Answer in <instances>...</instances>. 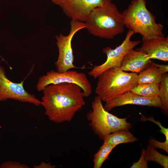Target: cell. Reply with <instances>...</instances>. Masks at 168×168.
Returning <instances> with one entry per match:
<instances>
[{"label": "cell", "mask_w": 168, "mask_h": 168, "mask_svg": "<svg viewBox=\"0 0 168 168\" xmlns=\"http://www.w3.org/2000/svg\"><path fill=\"white\" fill-rule=\"evenodd\" d=\"M42 91L41 105L45 114L54 123L71 121L77 112L86 104L82 89L75 84H50Z\"/></svg>", "instance_id": "6da1fadb"}, {"label": "cell", "mask_w": 168, "mask_h": 168, "mask_svg": "<svg viewBox=\"0 0 168 168\" xmlns=\"http://www.w3.org/2000/svg\"><path fill=\"white\" fill-rule=\"evenodd\" d=\"M85 24L91 34L106 39H112L124 30L122 14L112 2L94 8Z\"/></svg>", "instance_id": "7a4b0ae2"}, {"label": "cell", "mask_w": 168, "mask_h": 168, "mask_svg": "<svg viewBox=\"0 0 168 168\" xmlns=\"http://www.w3.org/2000/svg\"><path fill=\"white\" fill-rule=\"evenodd\" d=\"M146 0H132L121 13L125 26L142 37L163 35L164 26L156 23V16L146 7Z\"/></svg>", "instance_id": "3957f363"}, {"label": "cell", "mask_w": 168, "mask_h": 168, "mask_svg": "<svg viewBox=\"0 0 168 168\" xmlns=\"http://www.w3.org/2000/svg\"><path fill=\"white\" fill-rule=\"evenodd\" d=\"M97 78L95 93L106 102L130 91L137 84L138 75L114 67L106 70Z\"/></svg>", "instance_id": "277c9868"}, {"label": "cell", "mask_w": 168, "mask_h": 168, "mask_svg": "<svg viewBox=\"0 0 168 168\" xmlns=\"http://www.w3.org/2000/svg\"><path fill=\"white\" fill-rule=\"evenodd\" d=\"M91 107L86 118L91 129L101 140H103L107 135L117 131L131 128L132 124L127 121V118H119L105 110L98 96L92 101Z\"/></svg>", "instance_id": "5b68a950"}, {"label": "cell", "mask_w": 168, "mask_h": 168, "mask_svg": "<svg viewBox=\"0 0 168 168\" xmlns=\"http://www.w3.org/2000/svg\"><path fill=\"white\" fill-rule=\"evenodd\" d=\"M70 30L67 35L62 34L56 36L58 50V56L54 64L58 72H64L72 68H79L73 64L74 56L72 41L75 34L79 30L85 28V22L71 19Z\"/></svg>", "instance_id": "8992f818"}, {"label": "cell", "mask_w": 168, "mask_h": 168, "mask_svg": "<svg viewBox=\"0 0 168 168\" xmlns=\"http://www.w3.org/2000/svg\"><path fill=\"white\" fill-rule=\"evenodd\" d=\"M64 83L78 85L82 89L85 97L90 96L92 93V86L86 74L70 70L61 72L53 70L48 72L40 77L36 84V89L40 92L49 85Z\"/></svg>", "instance_id": "52a82bcc"}, {"label": "cell", "mask_w": 168, "mask_h": 168, "mask_svg": "<svg viewBox=\"0 0 168 168\" xmlns=\"http://www.w3.org/2000/svg\"><path fill=\"white\" fill-rule=\"evenodd\" d=\"M134 34L129 30L121 44L114 49L109 46L104 48L103 52L106 54L107 59L103 63L94 66L89 72L88 74L96 79L106 70L114 67L119 68L125 55L131 50L140 44V40L132 41L131 37Z\"/></svg>", "instance_id": "ba28073f"}, {"label": "cell", "mask_w": 168, "mask_h": 168, "mask_svg": "<svg viewBox=\"0 0 168 168\" xmlns=\"http://www.w3.org/2000/svg\"><path fill=\"white\" fill-rule=\"evenodd\" d=\"M4 68L0 66V102L11 99L38 106L41 101L35 96L26 91L24 87V80L14 82L7 77Z\"/></svg>", "instance_id": "9c48e42d"}, {"label": "cell", "mask_w": 168, "mask_h": 168, "mask_svg": "<svg viewBox=\"0 0 168 168\" xmlns=\"http://www.w3.org/2000/svg\"><path fill=\"white\" fill-rule=\"evenodd\" d=\"M112 2V0H72L62 8L68 17L85 22L94 8Z\"/></svg>", "instance_id": "30bf717a"}, {"label": "cell", "mask_w": 168, "mask_h": 168, "mask_svg": "<svg viewBox=\"0 0 168 168\" xmlns=\"http://www.w3.org/2000/svg\"><path fill=\"white\" fill-rule=\"evenodd\" d=\"M127 105H134L148 107L162 108L159 97L152 98L144 97L136 94L129 91L123 94L105 102L104 106L108 111L114 108Z\"/></svg>", "instance_id": "8fae6325"}, {"label": "cell", "mask_w": 168, "mask_h": 168, "mask_svg": "<svg viewBox=\"0 0 168 168\" xmlns=\"http://www.w3.org/2000/svg\"><path fill=\"white\" fill-rule=\"evenodd\" d=\"M142 44L135 50L146 52L151 59L168 61V37L163 35H155L142 37Z\"/></svg>", "instance_id": "7c38bea8"}, {"label": "cell", "mask_w": 168, "mask_h": 168, "mask_svg": "<svg viewBox=\"0 0 168 168\" xmlns=\"http://www.w3.org/2000/svg\"><path fill=\"white\" fill-rule=\"evenodd\" d=\"M151 59L145 51L132 49L124 56L119 68L125 72L139 73L148 65Z\"/></svg>", "instance_id": "4fadbf2b"}, {"label": "cell", "mask_w": 168, "mask_h": 168, "mask_svg": "<svg viewBox=\"0 0 168 168\" xmlns=\"http://www.w3.org/2000/svg\"><path fill=\"white\" fill-rule=\"evenodd\" d=\"M163 73L151 62L148 65L139 73L137 84L153 83L159 84Z\"/></svg>", "instance_id": "5bb4252c"}, {"label": "cell", "mask_w": 168, "mask_h": 168, "mask_svg": "<svg viewBox=\"0 0 168 168\" xmlns=\"http://www.w3.org/2000/svg\"><path fill=\"white\" fill-rule=\"evenodd\" d=\"M103 141L104 143L116 147L122 143L135 142L138 141V139L129 130L123 129L109 134Z\"/></svg>", "instance_id": "9a60e30c"}, {"label": "cell", "mask_w": 168, "mask_h": 168, "mask_svg": "<svg viewBox=\"0 0 168 168\" xmlns=\"http://www.w3.org/2000/svg\"><path fill=\"white\" fill-rule=\"evenodd\" d=\"M159 84L153 83L137 84L130 90L132 92L148 98L158 96Z\"/></svg>", "instance_id": "2e32d148"}, {"label": "cell", "mask_w": 168, "mask_h": 168, "mask_svg": "<svg viewBox=\"0 0 168 168\" xmlns=\"http://www.w3.org/2000/svg\"><path fill=\"white\" fill-rule=\"evenodd\" d=\"M158 96L161 104L162 111L166 114L168 112V74H163L161 81L159 84Z\"/></svg>", "instance_id": "e0dca14e"}, {"label": "cell", "mask_w": 168, "mask_h": 168, "mask_svg": "<svg viewBox=\"0 0 168 168\" xmlns=\"http://www.w3.org/2000/svg\"><path fill=\"white\" fill-rule=\"evenodd\" d=\"M115 147L104 143L98 152L95 154L93 159L94 168H100L108 156Z\"/></svg>", "instance_id": "ac0fdd59"}, {"label": "cell", "mask_w": 168, "mask_h": 168, "mask_svg": "<svg viewBox=\"0 0 168 168\" xmlns=\"http://www.w3.org/2000/svg\"><path fill=\"white\" fill-rule=\"evenodd\" d=\"M146 150L147 161L156 162L164 168H168V156L158 152L152 146L148 145Z\"/></svg>", "instance_id": "d6986e66"}, {"label": "cell", "mask_w": 168, "mask_h": 168, "mask_svg": "<svg viewBox=\"0 0 168 168\" xmlns=\"http://www.w3.org/2000/svg\"><path fill=\"white\" fill-rule=\"evenodd\" d=\"M148 163L146 158V150L142 149L139 160L136 162H134L131 168H148Z\"/></svg>", "instance_id": "ffe728a7"}, {"label": "cell", "mask_w": 168, "mask_h": 168, "mask_svg": "<svg viewBox=\"0 0 168 168\" xmlns=\"http://www.w3.org/2000/svg\"><path fill=\"white\" fill-rule=\"evenodd\" d=\"M148 142L149 145L155 148H160L168 153V140H165V142H161L152 137H150L148 139Z\"/></svg>", "instance_id": "44dd1931"}, {"label": "cell", "mask_w": 168, "mask_h": 168, "mask_svg": "<svg viewBox=\"0 0 168 168\" xmlns=\"http://www.w3.org/2000/svg\"><path fill=\"white\" fill-rule=\"evenodd\" d=\"M29 166L26 164L18 162L7 161L3 162L0 165V168H29Z\"/></svg>", "instance_id": "7402d4cb"}, {"label": "cell", "mask_w": 168, "mask_h": 168, "mask_svg": "<svg viewBox=\"0 0 168 168\" xmlns=\"http://www.w3.org/2000/svg\"><path fill=\"white\" fill-rule=\"evenodd\" d=\"M141 115L140 121H150L157 124L160 128V132L165 135V140H168V128H165L163 126L159 121L155 120L152 117H149L148 118H146L143 115L141 114Z\"/></svg>", "instance_id": "603a6c76"}, {"label": "cell", "mask_w": 168, "mask_h": 168, "mask_svg": "<svg viewBox=\"0 0 168 168\" xmlns=\"http://www.w3.org/2000/svg\"><path fill=\"white\" fill-rule=\"evenodd\" d=\"M56 166L51 164L49 162H46L44 161L41 162L38 165H35L34 168H55Z\"/></svg>", "instance_id": "cb8c5ba5"}, {"label": "cell", "mask_w": 168, "mask_h": 168, "mask_svg": "<svg viewBox=\"0 0 168 168\" xmlns=\"http://www.w3.org/2000/svg\"><path fill=\"white\" fill-rule=\"evenodd\" d=\"M54 4L63 8L72 0H50Z\"/></svg>", "instance_id": "d4e9b609"}, {"label": "cell", "mask_w": 168, "mask_h": 168, "mask_svg": "<svg viewBox=\"0 0 168 168\" xmlns=\"http://www.w3.org/2000/svg\"><path fill=\"white\" fill-rule=\"evenodd\" d=\"M152 63L157 67L163 73H167L168 72V65L167 64H160L154 62H152Z\"/></svg>", "instance_id": "484cf974"}]
</instances>
